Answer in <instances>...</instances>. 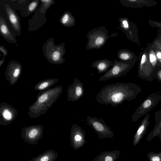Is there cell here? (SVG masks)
<instances>
[{
	"label": "cell",
	"instance_id": "4fadbf2b",
	"mask_svg": "<svg viewBox=\"0 0 161 161\" xmlns=\"http://www.w3.org/2000/svg\"><path fill=\"white\" fill-rule=\"evenodd\" d=\"M84 89L83 83L76 78L72 84L68 86L67 91V101L75 102L84 95Z\"/></svg>",
	"mask_w": 161,
	"mask_h": 161
},
{
	"label": "cell",
	"instance_id": "ba28073f",
	"mask_svg": "<svg viewBox=\"0 0 161 161\" xmlns=\"http://www.w3.org/2000/svg\"><path fill=\"white\" fill-rule=\"evenodd\" d=\"M43 129V125H34L23 127L21 132V137L27 143L36 145L42 138Z\"/></svg>",
	"mask_w": 161,
	"mask_h": 161
},
{
	"label": "cell",
	"instance_id": "ac0fdd59",
	"mask_svg": "<svg viewBox=\"0 0 161 161\" xmlns=\"http://www.w3.org/2000/svg\"><path fill=\"white\" fill-rule=\"evenodd\" d=\"M58 157V153L51 149L47 150L37 157H34L30 161H54Z\"/></svg>",
	"mask_w": 161,
	"mask_h": 161
},
{
	"label": "cell",
	"instance_id": "d4e9b609",
	"mask_svg": "<svg viewBox=\"0 0 161 161\" xmlns=\"http://www.w3.org/2000/svg\"><path fill=\"white\" fill-rule=\"evenodd\" d=\"M149 59L151 63L154 65L156 62V57L154 53L151 52L149 54Z\"/></svg>",
	"mask_w": 161,
	"mask_h": 161
},
{
	"label": "cell",
	"instance_id": "e0dca14e",
	"mask_svg": "<svg viewBox=\"0 0 161 161\" xmlns=\"http://www.w3.org/2000/svg\"><path fill=\"white\" fill-rule=\"evenodd\" d=\"M113 64V62L111 60L107 59H103L94 61L91 66L96 69L97 73L99 74L106 72Z\"/></svg>",
	"mask_w": 161,
	"mask_h": 161
},
{
	"label": "cell",
	"instance_id": "7a4b0ae2",
	"mask_svg": "<svg viewBox=\"0 0 161 161\" xmlns=\"http://www.w3.org/2000/svg\"><path fill=\"white\" fill-rule=\"evenodd\" d=\"M62 86H57L41 91L36 97V100L29 108L30 118H36L45 114L63 92Z\"/></svg>",
	"mask_w": 161,
	"mask_h": 161
},
{
	"label": "cell",
	"instance_id": "ffe728a7",
	"mask_svg": "<svg viewBox=\"0 0 161 161\" xmlns=\"http://www.w3.org/2000/svg\"><path fill=\"white\" fill-rule=\"evenodd\" d=\"M59 22L63 26L70 28L75 25V19L74 16L70 11L66 10L60 17Z\"/></svg>",
	"mask_w": 161,
	"mask_h": 161
},
{
	"label": "cell",
	"instance_id": "8fae6325",
	"mask_svg": "<svg viewBox=\"0 0 161 161\" xmlns=\"http://www.w3.org/2000/svg\"><path fill=\"white\" fill-rule=\"evenodd\" d=\"M18 114L16 108L6 103L0 104V125L6 126L12 123Z\"/></svg>",
	"mask_w": 161,
	"mask_h": 161
},
{
	"label": "cell",
	"instance_id": "83f0119b",
	"mask_svg": "<svg viewBox=\"0 0 161 161\" xmlns=\"http://www.w3.org/2000/svg\"><path fill=\"white\" fill-rule=\"evenodd\" d=\"M147 59V57L146 55L145 54H143L141 58V65L143 64L146 61Z\"/></svg>",
	"mask_w": 161,
	"mask_h": 161
},
{
	"label": "cell",
	"instance_id": "f546056e",
	"mask_svg": "<svg viewBox=\"0 0 161 161\" xmlns=\"http://www.w3.org/2000/svg\"><path fill=\"white\" fill-rule=\"evenodd\" d=\"M156 56L157 57L161 59V53L159 52L157 53Z\"/></svg>",
	"mask_w": 161,
	"mask_h": 161
},
{
	"label": "cell",
	"instance_id": "277c9868",
	"mask_svg": "<svg viewBox=\"0 0 161 161\" xmlns=\"http://www.w3.org/2000/svg\"><path fill=\"white\" fill-rule=\"evenodd\" d=\"M108 31L103 26H100L90 31L87 34V42L86 47L87 50L99 49L104 46L111 37H115L116 33L108 34Z\"/></svg>",
	"mask_w": 161,
	"mask_h": 161
},
{
	"label": "cell",
	"instance_id": "f1b7e54d",
	"mask_svg": "<svg viewBox=\"0 0 161 161\" xmlns=\"http://www.w3.org/2000/svg\"><path fill=\"white\" fill-rule=\"evenodd\" d=\"M5 60V57H3V58L0 60V67L2 66L4 64Z\"/></svg>",
	"mask_w": 161,
	"mask_h": 161
},
{
	"label": "cell",
	"instance_id": "30bf717a",
	"mask_svg": "<svg viewBox=\"0 0 161 161\" xmlns=\"http://www.w3.org/2000/svg\"><path fill=\"white\" fill-rule=\"evenodd\" d=\"M22 70L21 63L14 60H12L8 64L5 73V77L9 84H15L20 78Z\"/></svg>",
	"mask_w": 161,
	"mask_h": 161
},
{
	"label": "cell",
	"instance_id": "d6986e66",
	"mask_svg": "<svg viewBox=\"0 0 161 161\" xmlns=\"http://www.w3.org/2000/svg\"><path fill=\"white\" fill-rule=\"evenodd\" d=\"M59 81L58 78H49L42 80L37 83L34 86L35 90L37 91H43L56 84Z\"/></svg>",
	"mask_w": 161,
	"mask_h": 161
},
{
	"label": "cell",
	"instance_id": "6da1fadb",
	"mask_svg": "<svg viewBox=\"0 0 161 161\" xmlns=\"http://www.w3.org/2000/svg\"><path fill=\"white\" fill-rule=\"evenodd\" d=\"M131 86L128 83L118 82L106 85L96 96L97 102L115 107L131 98Z\"/></svg>",
	"mask_w": 161,
	"mask_h": 161
},
{
	"label": "cell",
	"instance_id": "2e32d148",
	"mask_svg": "<svg viewBox=\"0 0 161 161\" xmlns=\"http://www.w3.org/2000/svg\"><path fill=\"white\" fill-rule=\"evenodd\" d=\"M120 154V152L119 150L103 152L92 161H115Z\"/></svg>",
	"mask_w": 161,
	"mask_h": 161
},
{
	"label": "cell",
	"instance_id": "4dcf8cb0",
	"mask_svg": "<svg viewBox=\"0 0 161 161\" xmlns=\"http://www.w3.org/2000/svg\"><path fill=\"white\" fill-rule=\"evenodd\" d=\"M159 136V138L160 140L161 141V133L160 134H158Z\"/></svg>",
	"mask_w": 161,
	"mask_h": 161
},
{
	"label": "cell",
	"instance_id": "603a6c76",
	"mask_svg": "<svg viewBox=\"0 0 161 161\" xmlns=\"http://www.w3.org/2000/svg\"><path fill=\"white\" fill-rule=\"evenodd\" d=\"M147 125L143 123L139 126L134 135L133 145L136 146L138 144L143 137L146 130Z\"/></svg>",
	"mask_w": 161,
	"mask_h": 161
},
{
	"label": "cell",
	"instance_id": "8992f818",
	"mask_svg": "<svg viewBox=\"0 0 161 161\" xmlns=\"http://www.w3.org/2000/svg\"><path fill=\"white\" fill-rule=\"evenodd\" d=\"M133 63L114 60L111 68L98 79V81H105L125 75L131 68Z\"/></svg>",
	"mask_w": 161,
	"mask_h": 161
},
{
	"label": "cell",
	"instance_id": "4316f807",
	"mask_svg": "<svg viewBox=\"0 0 161 161\" xmlns=\"http://www.w3.org/2000/svg\"><path fill=\"white\" fill-rule=\"evenodd\" d=\"M151 101L150 100H147L144 103L143 106L145 108H148L151 105Z\"/></svg>",
	"mask_w": 161,
	"mask_h": 161
},
{
	"label": "cell",
	"instance_id": "cb8c5ba5",
	"mask_svg": "<svg viewBox=\"0 0 161 161\" xmlns=\"http://www.w3.org/2000/svg\"><path fill=\"white\" fill-rule=\"evenodd\" d=\"M147 157L149 161H161V152L155 153L150 151L147 153Z\"/></svg>",
	"mask_w": 161,
	"mask_h": 161
},
{
	"label": "cell",
	"instance_id": "9c48e42d",
	"mask_svg": "<svg viewBox=\"0 0 161 161\" xmlns=\"http://www.w3.org/2000/svg\"><path fill=\"white\" fill-rule=\"evenodd\" d=\"M86 133L84 130L80 126L73 124L71 126L70 138V145L75 150L83 147L86 143Z\"/></svg>",
	"mask_w": 161,
	"mask_h": 161
},
{
	"label": "cell",
	"instance_id": "7c38bea8",
	"mask_svg": "<svg viewBox=\"0 0 161 161\" xmlns=\"http://www.w3.org/2000/svg\"><path fill=\"white\" fill-rule=\"evenodd\" d=\"M4 6L11 32L14 36H19L21 33V26L19 15L8 4H5Z\"/></svg>",
	"mask_w": 161,
	"mask_h": 161
},
{
	"label": "cell",
	"instance_id": "9a60e30c",
	"mask_svg": "<svg viewBox=\"0 0 161 161\" xmlns=\"http://www.w3.org/2000/svg\"><path fill=\"white\" fill-rule=\"evenodd\" d=\"M0 34L4 39L9 43H17L15 36L13 35L8 27L4 19L0 17Z\"/></svg>",
	"mask_w": 161,
	"mask_h": 161
},
{
	"label": "cell",
	"instance_id": "44dd1931",
	"mask_svg": "<svg viewBox=\"0 0 161 161\" xmlns=\"http://www.w3.org/2000/svg\"><path fill=\"white\" fill-rule=\"evenodd\" d=\"M117 57L120 61L132 62L136 59V56L132 52L127 49H122L117 52Z\"/></svg>",
	"mask_w": 161,
	"mask_h": 161
},
{
	"label": "cell",
	"instance_id": "52a82bcc",
	"mask_svg": "<svg viewBox=\"0 0 161 161\" xmlns=\"http://www.w3.org/2000/svg\"><path fill=\"white\" fill-rule=\"evenodd\" d=\"M86 120L88 125L91 126L97 134L99 139L113 138L114 134L113 131L111 128L106 124L102 118L98 119L95 116H87Z\"/></svg>",
	"mask_w": 161,
	"mask_h": 161
},
{
	"label": "cell",
	"instance_id": "7402d4cb",
	"mask_svg": "<svg viewBox=\"0 0 161 161\" xmlns=\"http://www.w3.org/2000/svg\"><path fill=\"white\" fill-rule=\"evenodd\" d=\"M40 2V0H33L30 1L25 10L21 14V16L24 17H27L33 12H35L38 8Z\"/></svg>",
	"mask_w": 161,
	"mask_h": 161
},
{
	"label": "cell",
	"instance_id": "5b68a950",
	"mask_svg": "<svg viewBox=\"0 0 161 161\" xmlns=\"http://www.w3.org/2000/svg\"><path fill=\"white\" fill-rule=\"evenodd\" d=\"M40 4L32 18L28 20V30L34 31L42 26L47 21L46 13L50 7L55 3L54 0H40Z\"/></svg>",
	"mask_w": 161,
	"mask_h": 161
},
{
	"label": "cell",
	"instance_id": "5bb4252c",
	"mask_svg": "<svg viewBox=\"0 0 161 161\" xmlns=\"http://www.w3.org/2000/svg\"><path fill=\"white\" fill-rule=\"evenodd\" d=\"M119 25L118 29L125 34L128 39L134 41L135 31L133 23L126 17H121L119 18Z\"/></svg>",
	"mask_w": 161,
	"mask_h": 161
},
{
	"label": "cell",
	"instance_id": "484cf974",
	"mask_svg": "<svg viewBox=\"0 0 161 161\" xmlns=\"http://www.w3.org/2000/svg\"><path fill=\"white\" fill-rule=\"evenodd\" d=\"M0 50L3 53V57H5L8 55V50L3 45L0 46Z\"/></svg>",
	"mask_w": 161,
	"mask_h": 161
},
{
	"label": "cell",
	"instance_id": "3957f363",
	"mask_svg": "<svg viewBox=\"0 0 161 161\" xmlns=\"http://www.w3.org/2000/svg\"><path fill=\"white\" fill-rule=\"evenodd\" d=\"M54 40V38H49L43 44V54L48 63L57 65L63 64L65 61L64 56L66 53L65 43L56 45Z\"/></svg>",
	"mask_w": 161,
	"mask_h": 161
}]
</instances>
